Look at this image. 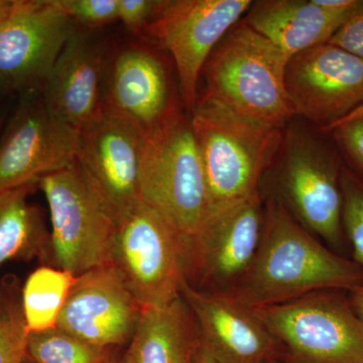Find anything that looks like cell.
<instances>
[{
	"label": "cell",
	"mask_w": 363,
	"mask_h": 363,
	"mask_svg": "<svg viewBox=\"0 0 363 363\" xmlns=\"http://www.w3.org/2000/svg\"><path fill=\"white\" fill-rule=\"evenodd\" d=\"M363 285V269L325 247L278 201L264 210L257 255L225 295L250 308L262 307L328 290Z\"/></svg>",
	"instance_id": "cell-1"
},
{
	"label": "cell",
	"mask_w": 363,
	"mask_h": 363,
	"mask_svg": "<svg viewBox=\"0 0 363 363\" xmlns=\"http://www.w3.org/2000/svg\"><path fill=\"white\" fill-rule=\"evenodd\" d=\"M191 124L206 180L207 218L259 194L260 180L283 143L281 128L206 95L198 98Z\"/></svg>",
	"instance_id": "cell-2"
},
{
	"label": "cell",
	"mask_w": 363,
	"mask_h": 363,
	"mask_svg": "<svg viewBox=\"0 0 363 363\" xmlns=\"http://www.w3.org/2000/svg\"><path fill=\"white\" fill-rule=\"evenodd\" d=\"M289 61L285 52L243 21L210 55L202 72L203 95L283 128L296 116L286 87Z\"/></svg>",
	"instance_id": "cell-3"
},
{
	"label": "cell",
	"mask_w": 363,
	"mask_h": 363,
	"mask_svg": "<svg viewBox=\"0 0 363 363\" xmlns=\"http://www.w3.org/2000/svg\"><path fill=\"white\" fill-rule=\"evenodd\" d=\"M140 200L180 236L184 247L208 216L204 169L191 119H177L145 140Z\"/></svg>",
	"instance_id": "cell-4"
},
{
	"label": "cell",
	"mask_w": 363,
	"mask_h": 363,
	"mask_svg": "<svg viewBox=\"0 0 363 363\" xmlns=\"http://www.w3.org/2000/svg\"><path fill=\"white\" fill-rule=\"evenodd\" d=\"M281 348V363H363V322L335 290L252 308Z\"/></svg>",
	"instance_id": "cell-5"
},
{
	"label": "cell",
	"mask_w": 363,
	"mask_h": 363,
	"mask_svg": "<svg viewBox=\"0 0 363 363\" xmlns=\"http://www.w3.org/2000/svg\"><path fill=\"white\" fill-rule=\"evenodd\" d=\"M109 266L143 310L181 297L186 281L183 241L143 202L116 224Z\"/></svg>",
	"instance_id": "cell-6"
},
{
	"label": "cell",
	"mask_w": 363,
	"mask_h": 363,
	"mask_svg": "<svg viewBox=\"0 0 363 363\" xmlns=\"http://www.w3.org/2000/svg\"><path fill=\"white\" fill-rule=\"evenodd\" d=\"M104 109L105 116L145 140L184 116L168 62L152 43L138 40L108 49Z\"/></svg>",
	"instance_id": "cell-7"
},
{
	"label": "cell",
	"mask_w": 363,
	"mask_h": 363,
	"mask_svg": "<svg viewBox=\"0 0 363 363\" xmlns=\"http://www.w3.org/2000/svg\"><path fill=\"white\" fill-rule=\"evenodd\" d=\"M80 133L45 104L42 89L18 93L0 133V192L37 185L75 162Z\"/></svg>",
	"instance_id": "cell-8"
},
{
	"label": "cell",
	"mask_w": 363,
	"mask_h": 363,
	"mask_svg": "<svg viewBox=\"0 0 363 363\" xmlns=\"http://www.w3.org/2000/svg\"><path fill=\"white\" fill-rule=\"evenodd\" d=\"M37 186L49 205L52 267L79 277L109 266L116 224L91 195L76 162Z\"/></svg>",
	"instance_id": "cell-9"
},
{
	"label": "cell",
	"mask_w": 363,
	"mask_h": 363,
	"mask_svg": "<svg viewBox=\"0 0 363 363\" xmlns=\"http://www.w3.org/2000/svg\"><path fill=\"white\" fill-rule=\"evenodd\" d=\"M252 4L250 0H162L145 40L171 55L189 111L197 104L198 82L210 55Z\"/></svg>",
	"instance_id": "cell-10"
},
{
	"label": "cell",
	"mask_w": 363,
	"mask_h": 363,
	"mask_svg": "<svg viewBox=\"0 0 363 363\" xmlns=\"http://www.w3.org/2000/svg\"><path fill=\"white\" fill-rule=\"evenodd\" d=\"M264 225L259 194L208 217L184 247L186 281L199 290L229 293L252 264Z\"/></svg>",
	"instance_id": "cell-11"
},
{
	"label": "cell",
	"mask_w": 363,
	"mask_h": 363,
	"mask_svg": "<svg viewBox=\"0 0 363 363\" xmlns=\"http://www.w3.org/2000/svg\"><path fill=\"white\" fill-rule=\"evenodd\" d=\"M76 26L58 0H16L0 21V80L16 95L42 89Z\"/></svg>",
	"instance_id": "cell-12"
},
{
	"label": "cell",
	"mask_w": 363,
	"mask_h": 363,
	"mask_svg": "<svg viewBox=\"0 0 363 363\" xmlns=\"http://www.w3.org/2000/svg\"><path fill=\"white\" fill-rule=\"evenodd\" d=\"M145 143L130 126L108 116L80 135L76 164L91 195L116 225L142 202Z\"/></svg>",
	"instance_id": "cell-13"
},
{
	"label": "cell",
	"mask_w": 363,
	"mask_h": 363,
	"mask_svg": "<svg viewBox=\"0 0 363 363\" xmlns=\"http://www.w3.org/2000/svg\"><path fill=\"white\" fill-rule=\"evenodd\" d=\"M286 87L296 116L326 128L363 104V58L328 43L317 45L290 59Z\"/></svg>",
	"instance_id": "cell-14"
},
{
	"label": "cell",
	"mask_w": 363,
	"mask_h": 363,
	"mask_svg": "<svg viewBox=\"0 0 363 363\" xmlns=\"http://www.w3.org/2000/svg\"><path fill=\"white\" fill-rule=\"evenodd\" d=\"M181 297L194 317L201 350L217 363L279 362L281 348L252 308L187 281Z\"/></svg>",
	"instance_id": "cell-15"
},
{
	"label": "cell",
	"mask_w": 363,
	"mask_h": 363,
	"mask_svg": "<svg viewBox=\"0 0 363 363\" xmlns=\"http://www.w3.org/2000/svg\"><path fill=\"white\" fill-rule=\"evenodd\" d=\"M143 312L113 267L104 266L77 277L57 327L111 350L130 342Z\"/></svg>",
	"instance_id": "cell-16"
},
{
	"label": "cell",
	"mask_w": 363,
	"mask_h": 363,
	"mask_svg": "<svg viewBox=\"0 0 363 363\" xmlns=\"http://www.w3.org/2000/svg\"><path fill=\"white\" fill-rule=\"evenodd\" d=\"M107 52L94 30L76 26L43 85L50 111L80 135L105 118Z\"/></svg>",
	"instance_id": "cell-17"
},
{
	"label": "cell",
	"mask_w": 363,
	"mask_h": 363,
	"mask_svg": "<svg viewBox=\"0 0 363 363\" xmlns=\"http://www.w3.org/2000/svg\"><path fill=\"white\" fill-rule=\"evenodd\" d=\"M281 186L297 220L330 245L342 240V191L337 172L311 138H289Z\"/></svg>",
	"instance_id": "cell-18"
},
{
	"label": "cell",
	"mask_w": 363,
	"mask_h": 363,
	"mask_svg": "<svg viewBox=\"0 0 363 363\" xmlns=\"http://www.w3.org/2000/svg\"><path fill=\"white\" fill-rule=\"evenodd\" d=\"M350 16L328 11L316 0H260L245 21L291 59L328 43Z\"/></svg>",
	"instance_id": "cell-19"
},
{
	"label": "cell",
	"mask_w": 363,
	"mask_h": 363,
	"mask_svg": "<svg viewBox=\"0 0 363 363\" xmlns=\"http://www.w3.org/2000/svg\"><path fill=\"white\" fill-rule=\"evenodd\" d=\"M200 347L194 317L179 297L143 310L128 352L135 363H197Z\"/></svg>",
	"instance_id": "cell-20"
},
{
	"label": "cell",
	"mask_w": 363,
	"mask_h": 363,
	"mask_svg": "<svg viewBox=\"0 0 363 363\" xmlns=\"http://www.w3.org/2000/svg\"><path fill=\"white\" fill-rule=\"evenodd\" d=\"M35 186L0 192V267L7 262H45L51 257L43 210L28 201Z\"/></svg>",
	"instance_id": "cell-21"
},
{
	"label": "cell",
	"mask_w": 363,
	"mask_h": 363,
	"mask_svg": "<svg viewBox=\"0 0 363 363\" xmlns=\"http://www.w3.org/2000/svg\"><path fill=\"white\" fill-rule=\"evenodd\" d=\"M76 279L71 272L52 266L38 267L28 277L21 289V298L30 332L56 328Z\"/></svg>",
	"instance_id": "cell-22"
},
{
	"label": "cell",
	"mask_w": 363,
	"mask_h": 363,
	"mask_svg": "<svg viewBox=\"0 0 363 363\" xmlns=\"http://www.w3.org/2000/svg\"><path fill=\"white\" fill-rule=\"evenodd\" d=\"M26 355L35 363H104L111 350L86 342L58 327L30 332Z\"/></svg>",
	"instance_id": "cell-23"
},
{
	"label": "cell",
	"mask_w": 363,
	"mask_h": 363,
	"mask_svg": "<svg viewBox=\"0 0 363 363\" xmlns=\"http://www.w3.org/2000/svg\"><path fill=\"white\" fill-rule=\"evenodd\" d=\"M20 279L7 276L0 281V363H23L30 335L21 298Z\"/></svg>",
	"instance_id": "cell-24"
},
{
	"label": "cell",
	"mask_w": 363,
	"mask_h": 363,
	"mask_svg": "<svg viewBox=\"0 0 363 363\" xmlns=\"http://www.w3.org/2000/svg\"><path fill=\"white\" fill-rule=\"evenodd\" d=\"M342 224L353 250L354 262L363 269V185L350 175H344Z\"/></svg>",
	"instance_id": "cell-25"
},
{
	"label": "cell",
	"mask_w": 363,
	"mask_h": 363,
	"mask_svg": "<svg viewBox=\"0 0 363 363\" xmlns=\"http://www.w3.org/2000/svg\"><path fill=\"white\" fill-rule=\"evenodd\" d=\"M67 16L78 26L96 30L118 21V0H58Z\"/></svg>",
	"instance_id": "cell-26"
},
{
	"label": "cell",
	"mask_w": 363,
	"mask_h": 363,
	"mask_svg": "<svg viewBox=\"0 0 363 363\" xmlns=\"http://www.w3.org/2000/svg\"><path fill=\"white\" fill-rule=\"evenodd\" d=\"M160 6V0H118V21L128 32L145 40Z\"/></svg>",
	"instance_id": "cell-27"
},
{
	"label": "cell",
	"mask_w": 363,
	"mask_h": 363,
	"mask_svg": "<svg viewBox=\"0 0 363 363\" xmlns=\"http://www.w3.org/2000/svg\"><path fill=\"white\" fill-rule=\"evenodd\" d=\"M328 44L363 58V1L334 33Z\"/></svg>",
	"instance_id": "cell-28"
},
{
	"label": "cell",
	"mask_w": 363,
	"mask_h": 363,
	"mask_svg": "<svg viewBox=\"0 0 363 363\" xmlns=\"http://www.w3.org/2000/svg\"><path fill=\"white\" fill-rule=\"evenodd\" d=\"M331 133H335L346 152L363 169V117L341 124Z\"/></svg>",
	"instance_id": "cell-29"
},
{
	"label": "cell",
	"mask_w": 363,
	"mask_h": 363,
	"mask_svg": "<svg viewBox=\"0 0 363 363\" xmlns=\"http://www.w3.org/2000/svg\"><path fill=\"white\" fill-rule=\"evenodd\" d=\"M351 293H352L350 298L351 304H352L353 309L357 312L358 317L363 322V285L358 286Z\"/></svg>",
	"instance_id": "cell-30"
},
{
	"label": "cell",
	"mask_w": 363,
	"mask_h": 363,
	"mask_svg": "<svg viewBox=\"0 0 363 363\" xmlns=\"http://www.w3.org/2000/svg\"><path fill=\"white\" fill-rule=\"evenodd\" d=\"M360 117H363V104L360 105V106L357 107L355 111H353L351 113L348 114L347 116H345L344 118L338 121L337 123L326 126V128H322L321 130L325 131V133H329V131L333 130L334 128H338L341 124L347 123V121H353V119L360 118Z\"/></svg>",
	"instance_id": "cell-31"
},
{
	"label": "cell",
	"mask_w": 363,
	"mask_h": 363,
	"mask_svg": "<svg viewBox=\"0 0 363 363\" xmlns=\"http://www.w3.org/2000/svg\"><path fill=\"white\" fill-rule=\"evenodd\" d=\"M14 98H16V95H14L13 98H11L9 101H6V104L0 105V133H1L2 128H4L9 112H11V107H13Z\"/></svg>",
	"instance_id": "cell-32"
},
{
	"label": "cell",
	"mask_w": 363,
	"mask_h": 363,
	"mask_svg": "<svg viewBox=\"0 0 363 363\" xmlns=\"http://www.w3.org/2000/svg\"><path fill=\"white\" fill-rule=\"evenodd\" d=\"M16 0H0V21L4 20L14 6Z\"/></svg>",
	"instance_id": "cell-33"
},
{
	"label": "cell",
	"mask_w": 363,
	"mask_h": 363,
	"mask_svg": "<svg viewBox=\"0 0 363 363\" xmlns=\"http://www.w3.org/2000/svg\"><path fill=\"white\" fill-rule=\"evenodd\" d=\"M14 95L16 94H14L13 91L9 89V88L0 80V105L6 104V102L9 101Z\"/></svg>",
	"instance_id": "cell-34"
},
{
	"label": "cell",
	"mask_w": 363,
	"mask_h": 363,
	"mask_svg": "<svg viewBox=\"0 0 363 363\" xmlns=\"http://www.w3.org/2000/svg\"><path fill=\"white\" fill-rule=\"evenodd\" d=\"M104 363H135L131 358L130 353L126 351L125 354L121 357H111Z\"/></svg>",
	"instance_id": "cell-35"
},
{
	"label": "cell",
	"mask_w": 363,
	"mask_h": 363,
	"mask_svg": "<svg viewBox=\"0 0 363 363\" xmlns=\"http://www.w3.org/2000/svg\"><path fill=\"white\" fill-rule=\"evenodd\" d=\"M197 363H217L215 360L212 359L205 351L200 347L199 352H198Z\"/></svg>",
	"instance_id": "cell-36"
},
{
	"label": "cell",
	"mask_w": 363,
	"mask_h": 363,
	"mask_svg": "<svg viewBox=\"0 0 363 363\" xmlns=\"http://www.w3.org/2000/svg\"><path fill=\"white\" fill-rule=\"evenodd\" d=\"M23 363H35L33 362L32 359H30V357H28V355H26L25 359H23Z\"/></svg>",
	"instance_id": "cell-37"
},
{
	"label": "cell",
	"mask_w": 363,
	"mask_h": 363,
	"mask_svg": "<svg viewBox=\"0 0 363 363\" xmlns=\"http://www.w3.org/2000/svg\"><path fill=\"white\" fill-rule=\"evenodd\" d=\"M272 363H281V362H272Z\"/></svg>",
	"instance_id": "cell-38"
}]
</instances>
